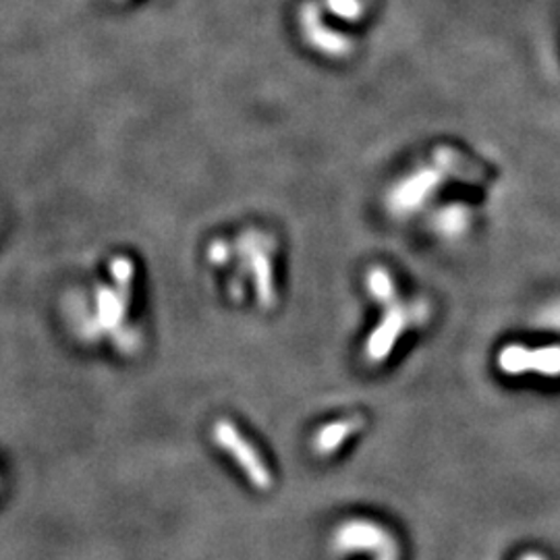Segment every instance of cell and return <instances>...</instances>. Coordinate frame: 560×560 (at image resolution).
<instances>
[{"instance_id": "1", "label": "cell", "mask_w": 560, "mask_h": 560, "mask_svg": "<svg viewBox=\"0 0 560 560\" xmlns=\"http://www.w3.org/2000/svg\"><path fill=\"white\" fill-rule=\"evenodd\" d=\"M384 0H303L300 27L322 59L355 57L376 27Z\"/></svg>"}, {"instance_id": "2", "label": "cell", "mask_w": 560, "mask_h": 560, "mask_svg": "<svg viewBox=\"0 0 560 560\" xmlns=\"http://www.w3.org/2000/svg\"><path fill=\"white\" fill-rule=\"evenodd\" d=\"M499 368L509 376L521 374H540L548 378L560 376V345L546 347H525V345H506L499 353Z\"/></svg>"}, {"instance_id": "3", "label": "cell", "mask_w": 560, "mask_h": 560, "mask_svg": "<svg viewBox=\"0 0 560 560\" xmlns=\"http://www.w3.org/2000/svg\"><path fill=\"white\" fill-rule=\"evenodd\" d=\"M214 441L219 442L222 448L240 463L245 476L258 490L272 488V483H275L272 471L266 467L258 451L241 436L235 423H231L229 420L217 421L214 423Z\"/></svg>"}, {"instance_id": "4", "label": "cell", "mask_w": 560, "mask_h": 560, "mask_svg": "<svg viewBox=\"0 0 560 560\" xmlns=\"http://www.w3.org/2000/svg\"><path fill=\"white\" fill-rule=\"evenodd\" d=\"M335 548L342 555H360V552H388L397 548L395 536L382 527L381 523L370 520L345 521L332 538Z\"/></svg>"}, {"instance_id": "5", "label": "cell", "mask_w": 560, "mask_h": 560, "mask_svg": "<svg viewBox=\"0 0 560 560\" xmlns=\"http://www.w3.org/2000/svg\"><path fill=\"white\" fill-rule=\"evenodd\" d=\"M420 322V307H402L399 303L390 305L386 316L382 318L381 324L376 326V330L372 332V337L365 342V358L372 363H381L386 360L400 335L405 332V328L409 324H416Z\"/></svg>"}, {"instance_id": "6", "label": "cell", "mask_w": 560, "mask_h": 560, "mask_svg": "<svg viewBox=\"0 0 560 560\" xmlns=\"http://www.w3.org/2000/svg\"><path fill=\"white\" fill-rule=\"evenodd\" d=\"M110 275L117 282V289H101L98 293V310L106 326H115L122 322L129 295H131V280H133V261L129 258H115L110 261Z\"/></svg>"}, {"instance_id": "7", "label": "cell", "mask_w": 560, "mask_h": 560, "mask_svg": "<svg viewBox=\"0 0 560 560\" xmlns=\"http://www.w3.org/2000/svg\"><path fill=\"white\" fill-rule=\"evenodd\" d=\"M361 425H363V418H347V420L332 421L324 425L314 439V453L320 457L337 453L345 442L361 430Z\"/></svg>"}, {"instance_id": "8", "label": "cell", "mask_w": 560, "mask_h": 560, "mask_svg": "<svg viewBox=\"0 0 560 560\" xmlns=\"http://www.w3.org/2000/svg\"><path fill=\"white\" fill-rule=\"evenodd\" d=\"M432 226L439 235L446 240H459L471 226V212L460 203L444 206L432 219Z\"/></svg>"}, {"instance_id": "9", "label": "cell", "mask_w": 560, "mask_h": 560, "mask_svg": "<svg viewBox=\"0 0 560 560\" xmlns=\"http://www.w3.org/2000/svg\"><path fill=\"white\" fill-rule=\"evenodd\" d=\"M254 279H256V295L264 310L275 307L277 303V289L272 277V261L266 256V252H258L254 256Z\"/></svg>"}, {"instance_id": "10", "label": "cell", "mask_w": 560, "mask_h": 560, "mask_svg": "<svg viewBox=\"0 0 560 560\" xmlns=\"http://www.w3.org/2000/svg\"><path fill=\"white\" fill-rule=\"evenodd\" d=\"M365 287H368V293L382 305L390 307L397 303V287L386 268L374 266L365 277Z\"/></svg>"}, {"instance_id": "11", "label": "cell", "mask_w": 560, "mask_h": 560, "mask_svg": "<svg viewBox=\"0 0 560 560\" xmlns=\"http://www.w3.org/2000/svg\"><path fill=\"white\" fill-rule=\"evenodd\" d=\"M378 560H399V548L382 552V555H378Z\"/></svg>"}, {"instance_id": "12", "label": "cell", "mask_w": 560, "mask_h": 560, "mask_svg": "<svg viewBox=\"0 0 560 560\" xmlns=\"http://www.w3.org/2000/svg\"><path fill=\"white\" fill-rule=\"evenodd\" d=\"M521 560H546L541 555H538V552H529V555H525L523 559Z\"/></svg>"}]
</instances>
